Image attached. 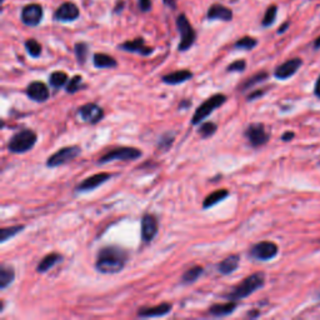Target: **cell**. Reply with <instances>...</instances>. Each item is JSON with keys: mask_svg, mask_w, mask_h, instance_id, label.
Here are the masks:
<instances>
[{"mask_svg": "<svg viewBox=\"0 0 320 320\" xmlns=\"http://www.w3.org/2000/svg\"><path fill=\"white\" fill-rule=\"evenodd\" d=\"M277 13H278V6L270 5L269 8L266 9L265 14H264V18H263V20H261V25L263 26L273 25L275 21V19H277Z\"/></svg>", "mask_w": 320, "mask_h": 320, "instance_id": "36", "label": "cell"}, {"mask_svg": "<svg viewBox=\"0 0 320 320\" xmlns=\"http://www.w3.org/2000/svg\"><path fill=\"white\" fill-rule=\"evenodd\" d=\"M203 273H204V268H203V266L200 265L192 266V268H189V269L183 274L182 280H180V282H182V284L184 285L194 284V283L202 277Z\"/></svg>", "mask_w": 320, "mask_h": 320, "instance_id": "27", "label": "cell"}, {"mask_svg": "<svg viewBox=\"0 0 320 320\" xmlns=\"http://www.w3.org/2000/svg\"><path fill=\"white\" fill-rule=\"evenodd\" d=\"M84 87L85 85L83 84L82 75H75V77H73L72 79L68 82L67 93L68 94H75V93H78L79 90H82Z\"/></svg>", "mask_w": 320, "mask_h": 320, "instance_id": "35", "label": "cell"}, {"mask_svg": "<svg viewBox=\"0 0 320 320\" xmlns=\"http://www.w3.org/2000/svg\"><path fill=\"white\" fill-rule=\"evenodd\" d=\"M129 254L125 249L118 245H108L98 251L95 269L102 274H116L126 265Z\"/></svg>", "mask_w": 320, "mask_h": 320, "instance_id": "1", "label": "cell"}, {"mask_svg": "<svg viewBox=\"0 0 320 320\" xmlns=\"http://www.w3.org/2000/svg\"><path fill=\"white\" fill-rule=\"evenodd\" d=\"M138 1H139V8H140L141 11L146 13V11L150 10L151 0H138Z\"/></svg>", "mask_w": 320, "mask_h": 320, "instance_id": "40", "label": "cell"}, {"mask_svg": "<svg viewBox=\"0 0 320 320\" xmlns=\"http://www.w3.org/2000/svg\"><path fill=\"white\" fill-rule=\"evenodd\" d=\"M82 154V149L78 145H70L60 148L59 150L55 151L53 155H50L46 160V167L48 168H58L62 165L68 164L72 160H74L75 158Z\"/></svg>", "mask_w": 320, "mask_h": 320, "instance_id": "7", "label": "cell"}, {"mask_svg": "<svg viewBox=\"0 0 320 320\" xmlns=\"http://www.w3.org/2000/svg\"><path fill=\"white\" fill-rule=\"evenodd\" d=\"M25 49L31 58H39L41 54V45L35 39H28L25 41Z\"/></svg>", "mask_w": 320, "mask_h": 320, "instance_id": "37", "label": "cell"}, {"mask_svg": "<svg viewBox=\"0 0 320 320\" xmlns=\"http://www.w3.org/2000/svg\"><path fill=\"white\" fill-rule=\"evenodd\" d=\"M229 197V192L226 189H219L215 192L210 193L203 202V209H209V208L215 207L216 204L221 203Z\"/></svg>", "mask_w": 320, "mask_h": 320, "instance_id": "25", "label": "cell"}, {"mask_svg": "<svg viewBox=\"0 0 320 320\" xmlns=\"http://www.w3.org/2000/svg\"><path fill=\"white\" fill-rule=\"evenodd\" d=\"M43 19V8L39 4H28L21 10V21L28 26H36Z\"/></svg>", "mask_w": 320, "mask_h": 320, "instance_id": "13", "label": "cell"}, {"mask_svg": "<svg viewBox=\"0 0 320 320\" xmlns=\"http://www.w3.org/2000/svg\"><path fill=\"white\" fill-rule=\"evenodd\" d=\"M295 134L293 133V131H287V133H284L282 135V140L283 141H290L293 138H294Z\"/></svg>", "mask_w": 320, "mask_h": 320, "instance_id": "41", "label": "cell"}, {"mask_svg": "<svg viewBox=\"0 0 320 320\" xmlns=\"http://www.w3.org/2000/svg\"><path fill=\"white\" fill-rule=\"evenodd\" d=\"M236 307H238V303L233 302V300H229L228 303H219V304H214L208 309V313H209L212 317L215 318H223L228 317V315L233 314L235 312Z\"/></svg>", "mask_w": 320, "mask_h": 320, "instance_id": "21", "label": "cell"}, {"mask_svg": "<svg viewBox=\"0 0 320 320\" xmlns=\"http://www.w3.org/2000/svg\"><path fill=\"white\" fill-rule=\"evenodd\" d=\"M75 55H77L78 63L82 65H84L87 63L88 54H89V46L87 43H77L75 44Z\"/></svg>", "mask_w": 320, "mask_h": 320, "instance_id": "33", "label": "cell"}, {"mask_svg": "<svg viewBox=\"0 0 320 320\" xmlns=\"http://www.w3.org/2000/svg\"><path fill=\"white\" fill-rule=\"evenodd\" d=\"M226 99H228V98L224 94H220V93L208 98L203 104H200L199 107H198L197 110H195L194 115H193L192 118V125H199V124H202L210 114L214 113L215 109L220 108L221 105L225 104Z\"/></svg>", "mask_w": 320, "mask_h": 320, "instance_id": "4", "label": "cell"}, {"mask_svg": "<svg viewBox=\"0 0 320 320\" xmlns=\"http://www.w3.org/2000/svg\"><path fill=\"white\" fill-rule=\"evenodd\" d=\"M24 228H25L24 225H14L8 226V228H1L0 229V243H5L9 239L14 238L19 233H21L24 230Z\"/></svg>", "mask_w": 320, "mask_h": 320, "instance_id": "30", "label": "cell"}, {"mask_svg": "<svg viewBox=\"0 0 320 320\" xmlns=\"http://www.w3.org/2000/svg\"><path fill=\"white\" fill-rule=\"evenodd\" d=\"M173 309V305L169 303H162V304L155 305V307H145L140 308L138 310L139 318H160L169 314Z\"/></svg>", "mask_w": 320, "mask_h": 320, "instance_id": "18", "label": "cell"}, {"mask_svg": "<svg viewBox=\"0 0 320 320\" xmlns=\"http://www.w3.org/2000/svg\"><path fill=\"white\" fill-rule=\"evenodd\" d=\"M177 26L180 33V43L179 46H178V50H189L194 45L195 40H197V33H195L194 28H193L190 21L188 20V18L184 14H180L177 18Z\"/></svg>", "mask_w": 320, "mask_h": 320, "instance_id": "6", "label": "cell"}, {"mask_svg": "<svg viewBox=\"0 0 320 320\" xmlns=\"http://www.w3.org/2000/svg\"><path fill=\"white\" fill-rule=\"evenodd\" d=\"M63 259V256L58 253H50L48 255L44 256L39 264L36 265V272L40 273V274H44V273L49 272L51 268H54L58 263H60Z\"/></svg>", "mask_w": 320, "mask_h": 320, "instance_id": "23", "label": "cell"}, {"mask_svg": "<svg viewBox=\"0 0 320 320\" xmlns=\"http://www.w3.org/2000/svg\"><path fill=\"white\" fill-rule=\"evenodd\" d=\"M38 141V135L31 129H24L18 131L10 138L8 143V150L14 154H24L30 151Z\"/></svg>", "mask_w": 320, "mask_h": 320, "instance_id": "3", "label": "cell"}, {"mask_svg": "<svg viewBox=\"0 0 320 320\" xmlns=\"http://www.w3.org/2000/svg\"><path fill=\"white\" fill-rule=\"evenodd\" d=\"M314 48H315V49H319V48H320V36H319V38L315 39V41H314Z\"/></svg>", "mask_w": 320, "mask_h": 320, "instance_id": "46", "label": "cell"}, {"mask_svg": "<svg viewBox=\"0 0 320 320\" xmlns=\"http://www.w3.org/2000/svg\"><path fill=\"white\" fill-rule=\"evenodd\" d=\"M80 13L78 6L74 3H63L55 11V19L63 23L74 21L79 18Z\"/></svg>", "mask_w": 320, "mask_h": 320, "instance_id": "16", "label": "cell"}, {"mask_svg": "<svg viewBox=\"0 0 320 320\" xmlns=\"http://www.w3.org/2000/svg\"><path fill=\"white\" fill-rule=\"evenodd\" d=\"M239 264H240V255L239 254H231V255L226 256L224 260H221L218 264L216 269L221 275H230L238 269Z\"/></svg>", "mask_w": 320, "mask_h": 320, "instance_id": "20", "label": "cell"}, {"mask_svg": "<svg viewBox=\"0 0 320 320\" xmlns=\"http://www.w3.org/2000/svg\"><path fill=\"white\" fill-rule=\"evenodd\" d=\"M207 16L209 20L230 21L233 19V11L226 6L221 5V4H214L208 10Z\"/></svg>", "mask_w": 320, "mask_h": 320, "instance_id": "19", "label": "cell"}, {"mask_svg": "<svg viewBox=\"0 0 320 320\" xmlns=\"http://www.w3.org/2000/svg\"><path fill=\"white\" fill-rule=\"evenodd\" d=\"M258 45V40L255 38H251V36H244V38L239 39L235 44H234V48L235 49H241V50H251L255 46Z\"/></svg>", "mask_w": 320, "mask_h": 320, "instance_id": "34", "label": "cell"}, {"mask_svg": "<svg viewBox=\"0 0 320 320\" xmlns=\"http://www.w3.org/2000/svg\"><path fill=\"white\" fill-rule=\"evenodd\" d=\"M175 135H177V133H174V131H167V133L163 134L158 141V150L163 151V153L169 150L174 144Z\"/></svg>", "mask_w": 320, "mask_h": 320, "instance_id": "29", "label": "cell"}, {"mask_svg": "<svg viewBox=\"0 0 320 320\" xmlns=\"http://www.w3.org/2000/svg\"><path fill=\"white\" fill-rule=\"evenodd\" d=\"M26 97L36 103H44L49 99V89L43 82H33L25 90Z\"/></svg>", "mask_w": 320, "mask_h": 320, "instance_id": "15", "label": "cell"}, {"mask_svg": "<svg viewBox=\"0 0 320 320\" xmlns=\"http://www.w3.org/2000/svg\"><path fill=\"white\" fill-rule=\"evenodd\" d=\"M143 151L138 148H131V146H120L109 150L104 155L100 156L98 160V164H107V163L115 162V160H121V162H131L136 159L141 158Z\"/></svg>", "mask_w": 320, "mask_h": 320, "instance_id": "5", "label": "cell"}, {"mask_svg": "<svg viewBox=\"0 0 320 320\" xmlns=\"http://www.w3.org/2000/svg\"><path fill=\"white\" fill-rule=\"evenodd\" d=\"M190 105H192V102L188 99H185V100H183V102H180L179 109H187V108H189Z\"/></svg>", "mask_w": 320, "mask_h": 320, "instance_id": "42", "label": "cell"}, {"mask_svg": "<svg viewBox=\"0 0 320 320\" xmlns=\"http://www.w3.org/2000/svg\"><path fill=\"white\" fill-rule=\"evenodd\" d=\"M288 28H289V23H288V21H287V23H284V24H283L282 26H280L279 30H278V33H279V34H283V33H284L285 30H287Z\"/></svg>", "mask_w": 320, "mask_h": 320, "instance_id": "44", "label": "cell"}, {"mask_svg": "<svg viewBox=\"0 0 320 320\" xmlns=\"http://www.w3.org/2000/svg\"><path fill=\"white\" fill-rule=\"evenodd\" d=\"M78 114L83 121L92 124V125L100 123L104 118V110H103L102 107H99L95 103H87V104L82 105L78 109Z\"/></svg>", "mask_w": 320, "mask_h": 320, "instance_id": "10", "label": "cell"}, {"mask_svg": "<svg viewBox=\"0 0 320 320\" xmlns=\"http://www.w3.org/2000/svg\"><path fill=\"white\" fill-rule=\"evenodd\" d=\"M111 178V175L109 173H98V174L92 175V177L87 178L83 180L80 184H78L75 187V192L77 193H87L93 192L94 189L99 188L100 185L105 184Z\"/></svg>", "mask_w": 320, "mask_h": 320, "instance_id": "12", "label": "cell"}, {"mask_svg": "<svg viewBox=\"0 0 320 320\" xmlns=\"http://www.w3.org/2000/svg\"><path fill=\"white\" fill-rule=\"evenodd\" d=\"M159 223L155 215L146 213L141 218V240L144 243H150L158 235Z\"/></svg>", "mask_w": 320, "mask_h": 320, "instance_id": "11", "label": "cell"}, {"mask_svg": "<svg viewBox=\"0 0 320 320\" xmlns=\"http://www.w3.org/2000/svg\"><path fill=\"white\" fill-rule=\"evenodd\" d=\"M249 255L255 260H270L278 255V245L273 241H260V243L251 246Z\"/></svg>", "mask_w": 320, "mask_h": 320, "instance_id": "9", "label": "cell"}, {"mask_svg": "<svg viewBox=\"0 0 320 320\" xmlns=\"http://www.w3.org/2000/svg\"><path fill=\"white\" fill-rule=\"evenodd\" d=\"M14 279H15V270L13 266L5 265V264L0 266V289L5 290L6 288L10 287Z\"/></svg>", "mask_w": 320, "mask_h": 320, "instance_id": "26", "label": "cell"}, {"mask_svg": "<svg viewBox=\"0 0 320 320\" xmlns=\"http://www.w3.org/2000/svg\"><path fill=\"white\" fill-rule=\"evenodd\" d=\"M164 3L167 4L168 6H172V8H174V5H175V0H164Z\"/></svg>", "mask_w": 320, "mask_h": 320, "instance_id": "45", "label": "cell"}, {"mask_svg": "<svg viewBox=\"0 0 320 320\" xmlns=\"http://www.w3.org/2000/svg\"><path fill=\"white\" fill-rule=\"evenodd\" d=\"M93 64L98 69H113L118 67V62L113 57L103 53H97L93 57Z\"/></svg>", "mask_w": 320, "mask_h": 320, "instance_id": "24", "label": "cell"}, {"mask_svg": "<svg viewBox=\"0 0 320 320\" xmlns=\"http://www.w3.org/2000/svg\"><path fill=\"white\" fill-rule=\"evenodd\" d=\"M119 49L124 51H129V53H136V54H140L143 57H148L154 51L153 48H149V46L145 45V41H144L143 38H136L134 40L125 41V43L119 45Z\"/></svg>", "mask_w": 320, "mask_h": 320, "instance_id": "17", "label": "cell"}, {"mask_svg": "<svg viewBox=\"0 0 320 320\" xmlns=\"http://www.w3.org/2000/svg\"><path fill=\"white\" fill-rule=\"evenodd\" d=\"M314 93L318 98H320V77L318 78L317 80V84H315V88H314Z\"/></svg>", "mask_w": 320, "mask_h": 320, "instance_id": "43", "label": "cell"}, {"mask_svg": "<svg viewBox=\"0 0 320 320\" xmlns=\"http://www.w3.org/2000/svg\"><path fill=\"white\" fill-rule=\"evenodd\" d=\"M303 65V60L300 58H294V59H289L282 65L275 69L274 77L279 80L289 79L290 77L295 74L299 70V68Z\"/></svg>", "mask_w": 320, "mask_h": 320, "instance_id": "14", "label": "cell"}, {"mask_svg": "<svg viewBox=\"0 0 320 320\" xmlns=\"http://www.w3.org/2000/svg\"><path fill=\"white\" fill-rule=\"evenodd\" d=\"M244 135L253 148L265 145L270 139V134L266 131L265 126L260 123L250 124L244 131Z\"/></svg>", "mask_w": 320, "mask_h": 320, "instance_id": "8", "label": "cell"}, {"mask_svg": "<svg viewBox=\"0 0 320 320\" xmlns=\"http://www.w3.org/2000/svg\"><path fill=\"white\" fill-rule=\"evenodd\" d=\"M246 68V62L244 59L235 60V62L231 63L230 65H228L226 68V72L228 73H241L244 72Z\"/></svg>", "mask_w": 320, "mask_h": 320, "instance_id": "38", "label": "cell"}, {"mask_svg": "<svg viewBox=\"0 0 320 320\" xmlns=\"http://www.w3.org/2000/svg\"><path fill=\"white\" fill-rule=\"evenodd\" d=\"M265 92L266 90L265 89H259V90H254L253 93H250V94L248 95V98H246V99H248V102H253V100H255L256 98H260V97H263L264 94H265Z\"/></svg>", "mask_w": 320, "mask_h": 320, "instance_id": "39", "label": "cell"}, {"mask_svg": "<svg viewBox=\"0 0 320 320\" xmlns=\"http://www.w3.org/2000/svg\"><path fill=\"white\" fill-rule=\"evenodd\" d=\"M193 78V73L190 70L183 69V70H177V72L169 73V74L162 77V82L164 84L168 85H179L183 84V83L188 82Z\"/></svg>", "mask_w": 320, "mask_h": 320, "instance_id": "22", "label": "cell"}, {"mask_svg": "<svg viewBox=\"0 0 320 320\" xmlns=\"http://www.w3.org/2000/svg\"><path fill=\"white\" fill-rule=\"evenodd\" d=\"M218 130V125L213 121H205V123L200 124V128L198 130L199 135L202 136L203 139H208L210 136H213Z\"/></svg>", "mask_w": 320, "mask_h": 320, "instance_id": "32", "label": "cell"}, {"mask_svg": "<svg viewBox=\"0 0 320 320\" xmlns=\"http://www.w3.org/2000/svg\"><path fill=\"white\" fill-rule=\"evenodd\" d=\"M67 82H69V79H68V74L64 72H54L51 73L50 77H49V84L54 89H59V88L64 87Z\"/></svg>", "mask_w": 320, "mask_h": 320, "instance_id": "31", "label": "cell"}, {"mask_svg": "<svg viewBox=\"0 0 320 320\" xmlns=\"http://www.w3.org/2000/svg\"><path fill=\"white\" fill-rule=\"evenodd\" d=\"M265 284V275L264 273H254V274L246 277L240 284L236 285L225 298L228 300H233V302H238V300L245 299L249 295L254 294L256 290L264 287Z\"/></svg>", "mask_w": 320, "mask_h": 320, "instance_id": "2", "label": "cell"}, {"mask_svg": "<svg viewBox=\"0 0 320 320\" xmlns=\"http://www.w3.org/2000/svg\"><path fill=\"white\" fill-rule=\"evenodd\" d=\"M268 77H269V74H268L266 72L256 73V74H254L253 77L248 78V79H246L245 82H244L243 84H241L240 87H239V90H240V92H246V90H249L250 88H253L254 85L263 83L264 80L268 79Z\"/></svg>", "mask_w": 320, "mask_h": 320, "instance_id": "28", "label": "cell"}]
</instances>
